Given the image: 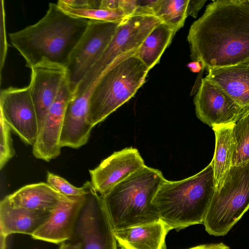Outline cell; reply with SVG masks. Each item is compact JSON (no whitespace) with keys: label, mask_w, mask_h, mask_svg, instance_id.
Returning <instances> with one entry per match:
<instances>
[{"label":"cell","mask_w":249,"mask_h":249,"mask_svg":"<svg viewBox=\"0 0 249 249\" xmlns=\"http://www.w3.org/2000/svg\"><path fill=\"white\" fill-rule=\"evenodd\" d=\"M190 57L203 70L249 61V0H216L191 25Z\"/></svg>","instance_id":"1"},{"label":"cell","mask_w":249,"mask_h":249,"mask_svg":"<svg viewBox=\"0 0 249 249\" xmlns=\"http://www.w3.org/2000/svg\"><path fill=\"white\" fill-rule=\"evenodd\" d=\"M90 20L72 17L57 3H50L45 16L35 24L9 33L12 45L31 68L42 61L66 67L72 50Z\"/></svg>","instance_id":"2"},{"label":"cell","mask_w":249,"mask_h":249,"mask_svg":"<svg viewBox=\"0 0 249 249\" xmlns=\"http://www.w3.org/2000/svg\"><path fill=\"white\" fill-rule=\"evenodd\" d=\"M215 190L211 162L187 178L166 179L157 192L152 205L159 218L177 231L203 224Z\"/></svg>","instance_id":"3"},{"label":"cell","mask_w":249,"mask_h":249,"mask_svg":"<svg viewBox=\"0 0 249 249\" xmlns=\"http://www.w3.org/2000/svg\"><path fill=\"white\" fill-rule=\"evenodd\" d=\"M165 179L160 171L145 165L100 194L113 230L160 219L152 201Z\"/></svg>","instance_id":"4"},{"label":"cell","mask_w":249,"mask_h":249,"mask_svg":"<svg viewBox=\"0 0 249 249\" xmlns=\"http://www.w3.org/2000/svg\"><path fill=\"white\" fill-rule=\"evenodd\" d=\"M137 52L119 57L97 79L89 100L88 121L92 127L129 100L145 82L150 70Z\"/></svg>","instance_id":"5"},{"label":"cell","mask_w":249,"mask_h":249,"mask_svg":"<svg viewBox=\"0 0 249 249\" xmlns=\"http://www.w3.org/2000/svg\"><path fill=\"white\" fill-rule=\"evenodd\" d=\"M249 209V162L231 166L223 184L215 188L203 224L216 236L227 234Z\"/></svg>","instance_id":"6"},{"label":"cell","mask_w":249,"mask_h":249,"mask_svg":"<svg viewBox=\"0 0 249 249\" xmlns=\"http://www.w3.org/2000/svg\"><path fill=\"white\" fill-rule=\"evenodd\" d=\"M161 22L155 16H133L124 18L103 53L76 88L73 95L85 92L119 57L137 51L146 37Z\"/></svg>","instance_id":"7"},{"label":"cell","mask_w":249,"mask_h":249,"mask_svg":"<svg viewBox=\"0 0 249 249\" xmlns=\"http://www.w3.org/2000/svg\"><path fill=\"white\" fill-rule=\"evenodd\" d=\"M88 182V193L71 241L82 249H118L114 230L101 195Z\"/></svg>","instance_id":"8"},{"label":"cell","mask_w":249,"mask_h":249,"mask_svg":"<svg viewBox=\"0 0 249 249\" xmlns=\"http://www.w3.org/2000/svg\"><path fill=\"white\" fill-rule=\"evenodd\" d=\"M123 20H90L66 67L67 77L73 93L109 44Z\"/></svg>","instance_id":"9"},{"label":"cell","mask_w":249,"mask_h":249,"mask_svg":"<svg viewBox=\"0 0 249 249\" xmlns=\"http://www.w3.org/2000/svg\"><path fill=\"white\" fill-rule=\"evenodd\" d=\"M0 115L10 127L26 143L34 145L39 127L29 86L10 87L0 96Z\"/></svg>","instance_id":"10"},{"label":"cell","mask_w":249,"mask_h":249,"mask_svg":"<svg viewBox=\"0 0 249 249\" xmlns=\"http://www.w3.org/2000/svg\"><path fill=\"white\" fill-rule=\"evenodd\" d=\"M194 103L197 117L212 128L234 124L245 108L207 77L201 79Z\"/></svg>","instance_id":"11"},{"label":"cell","mask_w":249,"mask_h":249,"mask_svg":"<svg viewBox=\"0 0 249 249\" xmlns=\"http://www.w3.org/2000/svg\"><path fill=\"white\" fill-rule=\"evenodd\" d=\"M73 96L66 75L56 98L44 119L33 146V153L37 159L49 161L60 155V138L65 113Z\"/></svg>","instance_id":"12"},{"label":"cell","mask_w":249,"mask_h":249,"mask_svg":"<svg viewBox=\"0 0 249 249\" xmlns=\"http://www.w3.org/2000/svg\"><path fill=\"white\" fill-rule=\"evenodd\" d=\"M28 86L36 109L39 131L51 105L56 98L67 75L65 67L42 61L31 68Z\"/></svg>","instance_id":"13"},{"label":"cell","mask_w":249,"mask_h":249,"mask_svg":"<svg viewBox=\"0 0 249 249\" xmlns=\"http://www.w3.org/2000/svg\"><path fill=\"white\" fill-rule=\"evenodd\" d=\"M137 149L132 147L114 152L95 168L89 170L91 183L102 194L145 166Z\"/></svg>","instance_id":"14"},{"label":"cell","mask_w":249,"mask_h":249,"mask_svg":"<svg viewBox=\"0 0 249 249\" xmlns=\"http://www.w3.org/2000/svg\"><path fill=\"white\" fill-rule=\"evenodd\" d=\"M85 195L63 197L51 213L49 219L36 231L32 237L56 244L71 240L85 202Z\"/></svg>","instance_id":"15"},{"label":"cell","mask_w":249,"mask_h":249,"mask_svg":"<svg viewBox=\"0 0 249 249\" xmlns=\"http://www.w3.org/2000/svg\"><path fill=\"white\" fill-rule=\"evenodd\" d=\"M95 84L82 94L73 95L68 103L60 138L61 147L78 148L87 142L93 128L88 121L89 100Z\"/></svg>","instance_id":"16"},{"label":"cell","mask_w":249,"mask_h":249,"mask_svg":"<svg viewBox=\"0 0 249 249\" xmlns=\"http://www.w3.org/2000/svg\"><path fill=\"white\" fill-rule=\"evenodd\" d=\"M171 229L160 219L149 223L114 231L121 249H166Z\"/></svg>","instance_id":"17"},{"label":"cell","mask_w":249,"mask_h":249,"mask_svg":"<svg viewBox=\"0 0 249 249\" xmlns=\"http://www.w3.org/2000/svg\"><path fill=\"white\" fill-rule=\"evenodd\" d=\"M51 213L13 207L5 196L0 203V236L6 238L13 233L32 236L49 219Z\"/></svg>","instance_id":"18"},{"label":"cell","mask_w":249,"mask_h":249,"mask_svg":"<svg viewBox=\"0 0 249 249\" xmlns=\"http://www.w3.org/2000/svg\"><path fill=\"white\" fill-rule=\"evenodd\" d=\"M206 76L242 107L249 106V63L211 68Z\"/></svg>","instance_id":"19"},{"label":"cell","mask_w":249,"mask_h":249,"mask_svg":"<svg viewBox=\"0 0 249 249\" xmlns=\"http://www.w3.org/2000/svg\"><path fill=\"white\" fill-rule=\"evenodd\" d=\"M64 196L48 183L40 182L25 185L6 196L13 207L52 212Z\"/></svg>","instance_id":"20"},{"label":"cell","mask_w":249,"mask_h":249,"mask_svg":"<svg viewBox=\"0 0 249 249\" xmlns=\"http://www.w3.org/2000/svg\"><path fill=\"white\" fill-rule=\"evenodd\" d=\"M233 124L215 126V147L212 164L215 188L220 187L232 166L234 150Z\"/></svg>","instance_id":"21"},{"label":"cell","mask_w":249,"mask_h":249,"mask_svg":"<svg viewBox=\"0 0 249 249\" xmlns=\"http://www.w3.org/2000/svg\"><path fill=\"white\" fill-rule=\"evenodd\" d=\"M174 29L162 22L146 37L135 55L150 70L159 63L166 49L175 35Z\"/></svg>","instance_id":"22"},{"label":"cell","mask_w":249,"mask_h":249,"mask_svg":"<svg viewBox=\"0 0 249 249\" xmlns=\"http://www.w3.org/2000/svg\"><path fill=\"white\" fill-rule=\"evenodd\" d=\"M232 132L234 150L232 166L249 162V106L234 123Z\"/></svg>","instance_id":"23"},{"label":"cell","mask_w":249,"mask_h":249,"mask_svg":"<svg viewBox=\"0 0 249 249\" xmlns=\"http://www.w3.org/2000/svg\"><path fill=\"white\" fill-rule=\"evenodd\" d=\"M189 0H160L155 16L172 27L176 33L183 26L187 17Z\"/></svg>","instance_id":"24"},{"label":"cell","mask_w":249,"mask_h":249,"mask_svg":"<svg viewBox=\"0 0 249 249\" xmlns=\"http://www.w3.org/2000/svg\"><path fill=\"white\" fill-rule=\"evenodd\" d=\"M57 4L66 13L76 18L108 22L122 21L127 18L121 8L115 10L75 8L64 4L61 0H58Z\"/></svg>","instance_id":"25"},{"label":"cell","mask_w":249,"mask_h":249,"mask_svg":"<svg viewBox=\"0 0 249 249\" xmlns=\"http://www.w3.org/2000/svg\"><path fill=\"white\" fill-rule=\"evenodd\" d=\"M160 0H120V8L126 17L133 16H155Z\"/></svg>","instance_id":"26"},{"label":"cell","mask_w":249,"mask_h":249,"mask_svg":"<svg viewBox=\"0 0 249 249\" xmlns=\"http://www.w3.org/2000/svg\"><path fill=\"white\" fill-rule=\"evenodd\" d=\"M47 182L61 194L68 197L83 196L88 193L87 181L82 187H76L62 177L48 172Z\"/></svg>","instance_id":"27"},{"label":"cell","mask_w":249,"mask_h":249,"mask_svg":"<svg viewBox=\"0 0 249 249\" xmlns=\"http://www.w3.org/2000/svg\"><path fill=\"white\" fill-rule=\"evenodd\" d=\"M0 126V169L2 170L7 162L15 155V152L12 145L11 128L1 115Z\"/></svg>","instance_id":"28"},{"label":"cell","mask_w":249,"mask_h":249,"mask_svg":"<svg viewBox=\"0 0 249 249\" xmlns=\"http://www.w3.org/2000/svg\"><path fill=\"white\" fill-rule=\"evenodd\" d=\"M0 74L3 67L5 59L7 52L8 44L7 42L6 30H5V15L4 10V1L0 0Z\"/></svg>","instance_id":"29"},{"label":"cell","mask_w":249,"mask_h":249,"mask_svg":"<svg viewBox=\"0 0 249 249\" xmlns=\"http://www.w3.org/2000/svg\"><path fill=\"white\" fill-rule=\"evenodd\" d=\"M67 5L79 9L99 8L101 0H61Z\"/></svg>","instance_id":"30"},{"label":"cell","mask_w":249,"mask_h":249,"mask_svg":"<svg viewBox=\"0 0 249 249\" xmlns=\"http://www.w3.org/2000/svg\"><path fill=\"white\" fill-rule=\"evenodd\" d=\"M206 1V0H189L187 8V17L196 18L199 11Z\"/></svg>","instance_id":"31"},{"label":"cell","mask_w":249,"mask_h":249,"mask_svg":"<svg viewBox=\"0 0 249 249\" xmlns=\"http://www.w3.org/2000/svg\"><path fill=\"white\" fill-rule=\"evenodd\" d=\"M120 0H101L100 9L104 10H115L120 8Z\"/></svg>","instance_id":"32"},{"label":"cell","mask_w":249,"mask_h":249,"mask_svg":"<svg viewBox=\"0 0 249 249\" xmlns=\"http://www.w3.org/2000/svg\"><path fill=\"white\" fill-rule=\"evenodd\" d=\"M187 249H230L223 243L208 244L198 245Z\"/></svg>","instance_id":"33"},{"label":"cell","mask_w":249,"mask_h":249,"mask_svg":"<svg viewBox=\"0 0 249 249\" xmlns=\"http://www.w3.org/2000/svg\"><path fill=\"white\" fill-rule=\"evenodd\" d=\"M70 242H64L61 244L59 249H82L80 243L70 240Z\"/></svg>","instance_id":"34"},{"label":"cell","mask_w":249,"mask_h":249,"mask_svg":"<svg viewBox=\"0 0 249 249\" xmlns=\"http://www.w3.org/2000/svg\"><path fill=\"white\" fill-rule=\"evenodd\" d=\"M187 67L193 72H199L203 70L201 63L197 61H192L187 64Z\"/></svg>","instance_id":"35"},{"label":"cell","mask_w":249,"mask_h":249,"mask_svg":"<svg viewBox=\"0 0 249 249\" xmlns=\"http://www.w3.org/2000/svg\"><path fill=\"white\" fill-rule=\"evenodd\" d=\"M248 62L249 63V61H248Z\"/></svg>","instance_id":"36"}]
</instances>
